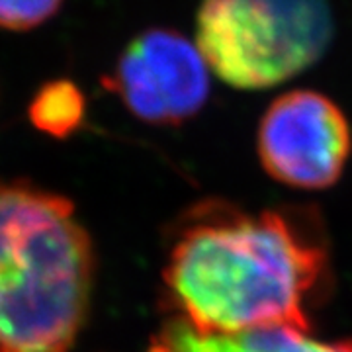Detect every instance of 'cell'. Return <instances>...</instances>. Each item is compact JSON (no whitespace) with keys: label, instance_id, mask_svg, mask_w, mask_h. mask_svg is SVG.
Instances as JSON below:
<instances>
[{"label":"cell","instance_id":"obj_1","mask_svg":"<svg viewBox=\"0 0 352 352\" xmlns=\"http://www.w3.org/2000/svg\"><path fill=\"white\" fill-rule=\"evenodd\" d=\"M325 254L286 217L210 210L182 229L164 270L180 317L206 333L307 331Z\"/></svg>","mask_w":352,"mask_h":352},{"label":"cell","instance_id":"obj_2","mask_svg":"<svg viewBox=\"0 0 352 352\" xmlns=\"http://www.w3.org/2000/svg\"><path fill=\"white\" fill-rule=\"evenodd\" d=\"M94 252L71 201L0 182V352H69L87 319Z\"/></svg>","mask_w":352,"mask_h":352},{"label":"cell","instance_id":"obj_3","mask_svg":"<svg viewBox=\"0 0 352 352\" xmlns=\"http://www.w3.org/2000/svg\"><path fill=\"white\" fill-rule=\"evenodd\" d=\"M329 0H201L196 45L229 87L263 90L298 76L329 50Z\"/></svg>","mask_w":352,"mask_h":352},{"label":"cell","instance_id":"obj_4","mask_svg":"<svg viewBox=\"0 0 352 352\" xmlns=\"http://www.w3.org/2000/svg\"><path fill=\"white\" fill-rule=\"evenodd\" d=\"M210 65L198 45L168 28H151L127 43L104 85L135 118L176 126L210 96Z\"/></svg>","mask_w":352,"mask_h":352},{"label":"cell","instance_id":"obj_5","mask_svg":"<svg viewBox=\"0 0 352 352\" xmlns=\"http://www.w3.org/2000/svg\"><path fill=\"white\" fill-rule=\"evenodd\" d=\"M352 149L346 116L329 96L292 90L268 106L258 126L266 173L298 188H327L339 180Z\"/></svg>","mask_w":352,"mask_h":352},{"label":"cell","instance_id":"obj_6","mask_svg":"<svg viewBox=\"0 0 352 352\" xmlns=\"http://www.w3.org/2000/svg\"><path fill=\"white\" fill-rule=\"evenodd\" d=\"M159 344L166 352H352V340L323 342L296 327L206 333L182 317L164 325Z\"/></svg>","mask_w":352,"mask_h":352},{"label":"cell","instance_id":"obj_7","mask_svg":"<svg viewBox=\"0 0 352 352\" xmlns=\"http://www.w3.org/2000/svg\"><path fill=\"white\" fill-rule=\"evenodd\" d=\"M87 100L71 80H53L39 88L30 104V120L41 133L67 138L82 124Z\"/></svg>","mask_w":352,"mask_h":352},{"label":"cell","instance_id":"obj_8","mask_svg":"<svg viewBox=\"0 0 352 352\" xmlns=\"http://www.w3.org/2000/svg\"><path fill=\"white\" fill-rule=\"evenodd\" d=\"M63 0H0V28L25 32L47 22Z\"/></svg>","mask_w":352,"mask_h":352}]
</instances>
